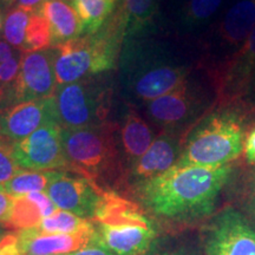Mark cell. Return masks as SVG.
I'll list each match as a JSON object with an SVG mask.
<instances>
[{"label":"cell","mask_w":255,"mask_h":255,"mask_svg":"<svg viewBox=\"0 0 255 255\" xmlns=\"http://www.w3.org/2000/svg\"><path fill=\"white\" fill-rule=\"evenodd\" d=\"M231 164L222 167L178 165L133 188L146 213L165 221L189 223L214 213L223 188L231 180Z\"/></svg>","instance_id":"cell-1"},{"label":"cell","mask_w":255,"mask_h":255,"mask_svg":"<svg viewBox=\"0 0 255 255\" xmlns=\"http://www.w3.org/2000/svg\"><path fill=\"white\" fill-rule=\"evenodd\" d=\"M156 32L126 38L119 60V84L127 104L138 109L178 87L194 65Z\"/></svg>","instance_id":"cell-2"},{"label":"cell","mask_w":255,"mask_h":255,"mask_svg":"<svg viewBox=\"0 0 255 255\" xmlns=\"http://www.w3.org/2000/svg\"><path fill=\"white\" fill-rule=\"evenodd\" d=\"M255 107L241 101L214 107L187 133L178 165L222 167L244 152L245 137L253 122Z\"/></svg>","instance_id":"cell-3"},{"label":"cell","mask_w":255,"mask_h":255,"mask_svg":"<svg viewBox=\"0 0 255 255\" xmlns=\"http://www.w3.org/2000/svg\"><path fill=\"white\" fill-rule=\"evenodd\" d=\"M123 41V18L116 7L96 33L52 47L57 85L111 72L119 65Z\"/></svg>","instance_id":"cell-4"},{"label":"cell","mask_w":255,"mask_h":255,"mask_svg":"<svg viewBox=\"0 0 255 255\" xmlns=\"http://www.w3.org/2000/svg\"><path fill=\"white\" fill-rule=\"evenodd\" d=\"M116 122L83 129H63V145L69 170L81 174L102 190L127 186V173L119 148Z\"/></svg>","instance_id":"cell-5"},{"label":"cell","mask_w":255,"mask_h":255,"mask_svg":"<svg viewBox=\"0 0 255 255\" xmlns=\"http://www.w3.org/2000/svg\"><path fill=\"white\" fill-rule=\"evenodd\" d=\"M92 222L101 244L117 255H145L157 238L144 208L115 190L103 191Z\"/></svg>","instance_id":"cell-6"},{"label":"cell","mask_w":255,"mask_h":255,"mask_svg":"<svg viewBox=\"0 0 255 255\" xmlns=\"http://www.w3.org/2000/svg\"><path fill=\"white\" fill-rule=\"evenodd\" d=\"M115 84L109 73L69 84L57 85L53 102L57 122L62 129H83L110 121Z\"/></svg>","instance_id":"cell-7"},{"label":"cell","mask_w":255,"mask_h":255,"mask_svg":"<svg viewBox=\"0 0 255 255\" xmlns=\"http://www.w3.org/2000/svg\"><path fill=\"white\" fill-rule=\"evenodd\" d=\"M215 94L193 73L182 84L142 105L143 114L162 131L187 133L215 107Z\"/></svg>","instance_id":"cell-8"},{"label":"cell","mask_w":255,"mask_h":255,"mask_svg":"<svg viewBox=\"0 0 255 255\" xmlns=\"http://www.w3.org/2000/svg\"><path fill=\"white\" fill-rule=\"evenodd\" d=\"M203 68L214 90L215 107H227L246 100L255 79V26L237 52Z\"/></svg>","instance_id":"cell-9"},{"label":"cell","mask_w":255,"mask_h":255,"mask_svg":"<svg viewBox=\"0 0 255 255\" xmlns=\"http://www.w3.org/2000/svg\"><path fill=\"white\" fill-rule=\"evenodd\" d=\"M56 88L52 47L23 52L18 77L0 90V113L25 102L51 97Z\"/></svg>","instance_id":"cell-10"},{"label":"cell","mask_w":255,"mask_h":255,"mask_svg":"<svg viewBox=\"0 0 255 255\" xmlns=\"http://www.w3.org/2000/svg\"><path fill=\"white\" fill-rule=\"evenodd\" d=\"M62 127L49 122L26 138L12 143V155L18 167L24 170H69L64 151Z\"/></svg>","instance_id":"cell-11"},{"label":"cell","mask_w":255,"mask_h":255,"mask_svg":"<svg viewBox=\"0 0 255 255\" xmlns=\"http://www.w3.org/2000/svg\"><path fill=\"white\" fill-rule=\"evenodd\" d=\"M206 255H255V229L234 208L218 213L207 227Z\"/></svg>","instance_id":"cell-12"},{"label":"cell","mask_w":255,"mask_h":255,"mask_svg":"<svg viewBox=\"0 0 255 255\" xmlns=\"http://www.w3.org/2000/svg\"><path fill=\"white\" fill-rule=\"evenodd\" d=\"M103 191L81 174L59 170L45 193L58 209L92 221Z\"/></svg>","instance_id":"cell-13"},{"label":"cell","mask_w":255,"mask_h":255,"mask_svg":"<svg viewBox=\"0 0 255 255\" xmlns=\"http://www.w3.org/2000/svg\"><path fill=\"white\" fill-rule=\"evenodd\" d=\"M184 138L183 133L161 131L148 150L128 170L127 187L132 190L175 167L182 154Z\"/></svg>","instance_id":"cell-14"},{"label":"cell","mask_w":255,"mask_h":255,"mask_svg":"<svg viewBox=\"0 0 255 255\" xmlns=\"http://www.w3.org/2000/svg\"><path fill=\"white\" fill-rule=\"evenodd\" d=\"M49 122H57L53 96L25 102L0 113L2 132L9 143L26 138Z\"/></svg>","instance_id":"cell-15"},{"label":"cell","mask_w":255,"mask_h":255,"mask_svg":"<svg viewBox=\"0 0 255 255\" xmlns=\"http://www.w3.org/2000/svg\"><path fill=\"white\" fill-rule=\"evenodd\" d=\"M115 122L117 127L116 135L121 157L126 173H128L132 164L155 141V131L150 124L139 115L137 108L129 104H127L121 117Z\"/></svg>","instance_id":"cell-16"},{"label":"cell","mask_w":255,"mask_h":255,"mask_svg":"<svg viewBox=\"0 0 255 255\" xmlns=\"http://www.w3.org/2000/svg\"><path fill=\"white\" fill-rule=\"evenodd\" d=\"M17 233L24 255H68L98 239L96 228L75 234L45 233L37 227Z\"/></svg>","instance_id":"cell-17"},{"label":"cell","mask_w":255,"mask_h":255,"mask_svg":"<svg viewBox=\"0 0 255 255\" xmlns=\"http://www.w3.org/2000/svg\"><path fill=\"white\" fill-rule=\"evenodd\" d=\"M255 26V0H238L226 12L214 31L216 49L234 53Z\"/></svg>","instance_id":"cell-18"},{"label":"cell","mask_w":255,"mask_h":255,"mask_svg":"<svg viewBox=\"0 0 255 255\" xmlns=\"http://www.w3.org/2000/svg\"><path fill=\"white\" fill-rule=\"evenodd\" d=\"M39 11L50 24L51 47L83 36L82 21L70 2L46 0Z\"/></svg>","instance_id":"cell-19"},{"label":"cell","mask_w":255,"mask_h":255,"mask_svg":"<svg viewBox=\"0 0 255 255\" xmlns=\"http://www.w3.org/2000/svg\"><path fill=\"white\" fill-rule=\"evenodd\" d=\"M119 6L124 24V39L156 32L159 0H121Z\"/></svg>","instance_id":"cell-20"},{"label":"cell","mask_w":255,"mask_h":255,"mask_svg":"<svg viewBox=\"0 0 255 255\" xmlns=\"http://www.w3.org/2000/svg\"><path fill=\"white\" fill-rule=\"evenodd\" d=\"M225 0H187L178 12V27L191 33L203 27L214 17Z\"/></svg>","instance_id":"cell-21"},{"label":"cell","mask_w":255,"mask_h":255,"mask_svg":"<svg viewBox=\"0 0 255 255\" xmlns=\"http://www.w3.org/2000/svg\"><path fill=\"white\" fill-rule=\"evenodd\" d=\"M72 6L83 25V36L94 34L105 24L117 7L110 0H73Z\"/></svg>","instance_id":"cell-22"},{"label":"cell","mask_w":255,"mask_h":255,"mask_svg":"<svg viewBox=\"0 0 255 255\" xmlns=\"http://www.w3.org/2000/svg\"><path fill=\"white\" fill-rule=\"evenodd\" d=\"M57 171L59 170L37 171L21 169L1 187L12 197L24 196L34 191H45Z\"/></svg>","instance_id":"cell-23"},{"label":"cell","mask_w":255,"mask_h":255,"mask_svg":"<svg viewBox=\"0 0 255 255\" xmlns=\"http://www.w3.org/2000/svg\"><path fill=\"white\" fill-rule=\"evenodd\" d=\"M37 228L45 233L75 234V233L94 229L95 225L90 220H85L70 212L58 209L52 215L41 220Z\"/></svg>","instance_id":"cell-24"},{"label":"cell","mask_w":255,"mask_h":255,"mask_svg":"<svg viewBox=\"0 0 255 255\" xmlns=\"http://www.w3.org/2000/svg\"><path fill=\"white\" fill-rule=\"evenodd\" d=\"M43 219L44 215L40 207L30 196L13 197L11 216L7 223L8 227L17 229V231L34 228L39 226Z\"/></svg>","instance_id":"cell-25"},{"label":"cell","mask_w":255,"mask_h":255,"mask_svg":"<svg viewBox=\"0 0 255 255\" xmlns=\"http://www.w3.org/2000/svg\"><path fill=\"white\" fill-rule=\"evenodd\" d=\"M51 47V30L47 19L40 11L31 14L25 36L24 52L43 51Z\"/></svg>","instance_id":"cell-26"},{"label":"cell","mask_w":255,"mask_h":255,"mask_svg":"<svg viewBox=\"0 0 255 255\" xmlns=\"http://www.w3.org/2000/svg\"><path fill=\"white\" fill-rule=\"evenodd\" d=\"M31 13L24 9L13 7L6 14L4 21V38L11 46L24 52L25 36Z\"/></svg>","instance_id":"cell-27"},{"label":"cell","mask_w":255,"mask_h":255,"mask_svg":"<svg viewBox=\"0 0 255 255\" xmlns=\"http://www.w3.org/2000/svg\"><path fill=\"white\" fill-rule=\"evenodd\" d=\"M21 170L12 155V143L0 142V186L7 182Z\"/></svg>","instance_id":"cell-28"},{"label":"cell","mask_w":255,"mask_h":255,"mask_svg":"<svg viewBox=\"0 0 255 255\" xmlns=\"http://www.w3.org/2000/svg\"><path fill=\"white\" fill-rule=\"evenodd\" d=\"M23 51L18 50L7 62L0 64V90L15 81L20 71Z\"/></svg>","instance_id":"cell-29"},{"label":"cell","mask_w":255,"mask_h":255,"mask_svg":"<svg viewBox=\"0 0 255 255\" xmlns=\"http://www.w3.org/2000/svg\"><path fill=\"white\" fill-rule=\"evenodd\" d=\"M0 255H24L17 231L7 232L0 238Z\"/></svg>","instance_id":"cell-30"},{"label":"cell","mask_w":255,"mask_h":255,"mask_svg":"<svg viewBox=\"0 0 255 255\" xmlns=\"http://www.w3.org/2000/svg\"><path fill=\"white\" fill-rule=\"evenodd\" d=\"M245 159L250 165H255V119L248 127L244 146Z\"/></svg>","instance_id":"cell-31"},{"label":"cell","mask_w":255,"mask_h":255,"mask_svg":"<svg viewBox=\"0 0 255 255\" xmlns=\"http://www.w3.org/2000/svg\"><path fill=\"white\" fill-rule=\"evenodd\" d=\"M12 205H13V197L8 195L0 186V223L7 226L12 212Z\"/></svg>","instance_id":"cell-32"},{"label":"cell","mask_w":255,"mask_h":255,"mask_svg":"<svg viewBox=\"0 0 255 255\" xmlns=\"http://www.w3.org/2000/svg\"><path fill=\"white\" fill-rule=\"evenodd\" d=\"M68 255H117L115 254L114 252L108 250L107 247L103 246L101 244L100 240H96L91 244H89L88 246L81 248V250L73 252V253H70Z\"/></svg>","instance_id":"cell-33"},{"label":"cell","mask_w":255,"mask_h":255,"mask_svg":"<svg viewBox=\"0 0 255 255\" xmlns=\"http://www.w3.org/2000/svg\"><path fill=\"white\" fill-rule=\"evenodd\" d=\"M46 0H15V7L27 11L28 13H34L40 9Z\"/></svg>","instance_id":"cell-34"},{"label":"cell","mask_w":255,"mask_h":255,"mask_svg":"<svg viewBox=\"0 0 255 255\" xmlns=\"http://www.w3.org/2000/svg\"><path fill=\"white\" fill-rule=\"evenodd\" d=\"M17 49H14L13 46H11L6 40L0 39V64L7 62L9 58H12Z\"/></svg>","instance_id":"cell-35"},{"label":"cell","mask_w":255,"mask_h":255,"mask_svg":"<svg viewBox=\"0 0 255 255\" xmlns=\"http://www.w3.org/2000/svg\"><path fill=\"white\" fill-rule=\"evenodd\" d=\"M248 206L250 210L255 215V171L253 173L251 184H250V194H248Z\"/></svg>","instance_id":"cell-36"},{"label":"cell","mask_w":255,"mask_h":255,"mask_svg":"<svg viewBox=\"0 0 255 255\" xmlns=\"http://www.w3.org/2000/svg\"><path fill=\"white\" fill-rule=\"evenodd\" d=\"M164 255H200L199 252L189 247H180L171 252H164Z\"/></svg>","instance_id":"cell-37"},{"label":"cell","mask_w":255,"mask_h":255,"mask_svg":"<svg viewBox=\"0 0 255 255\" xmlns=\"http://www.w3.org/2000/svg\"><path fill=\"white\" fill-rule=\"evenodd\" d=\"M145 255H164V252H161V251H157L155 247H152L150 251L148 252Z\"/></svg>","instance_id":"cell-38"},{"label":"cell","mask_w":255,"mask_h":255,"mask_svg":"<svg viewBox=\"0 0 255 255\" xmlns=\"http://www.w3.org/2000/svg\"><path fill=\"white\" fill-rule=\"evenodd\" d=\"M7 232H8L7 226L4 225V223H0V238H1L2 235H5Z\"/></svg>","instance_id":"cell-39"},{"label":"cell","mask_w":255,"mask_h":255,"mask_svg":"<svg viewBox=\"0 0 255 255\" xmlns=\"http://www.w3.org/2000/svg\"><path fill=\"white\" fill-rule=\"evenodd\" d=\"M0 142H8L7 139L5 138V136H4V132H2V128H1V124H0Z\"/></svg>","instance_id":"cell-40"},{"label":"cell","mask_w":255,"mask_h":255,"mask_svg":"<svg viewBox=\"0 0 255 255\" xmlns=\"http://www.w3.org/2000/svg\"><path fill=\"white\" fill-rule=\"evenodd\" d=\"M4 4H12V2H15V0H0Z\"/></svg>","instance_id":"cell-41"},{"label":"cell","mask_w":255,"mask_h":255,"mask_svg":"<svg viewBox=\"0 0 255 255\" xmlns=\"http://www.w3.org/2000/svg\"><path fill=\"white\" fill-rule=\"evenodd\" d=\"M62 1H66V2H70V4H72L73 0H62Z\"/></svg>","instance_id":"cell-42"},{"label":"cell","mask_w":255,"mask_h":255,"mask_svg":"<svg viewBox=\"0 0 255 255\" xmlns=\"http://www.w3.org/2000/svg\"><path fill=\"white\" fill-rule=\"evenodd\" d=\"M255 91V79H254V84H253V89H252V91Z\"/></svg>","instance_id":"cell-43"},{"label":"cell","mask_w":255,"mask_h":255,"mask_svg":"<svg viewBox=\"0 0 255 255\" xmlns=\"http://www.w3.org/2000/svg\"><path fill=\"white\" fill-rule=\"evenodd\" d=\"M0 28H1V14H0Z\"/></svg>","instance_id":"cell-44"},{"label":"cell","mask_w":255,"mask_h":255,"mask_svg":"<svg viewBox=\"0 0 255 255\" xmlns=\"http://www.w3.org/2000/svg\"><path fill=\"white\" fill-rule=\"evenodd\" d=\"M110 1H115V2H119V0H110Z\"/></svg>","instance_id":"cell-45"}]
</instances>
